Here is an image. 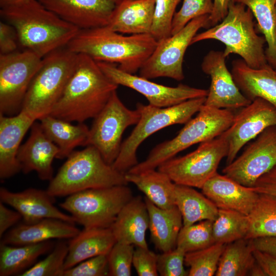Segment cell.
<instances>
[{"mask_svg": "<svg viewBox=\"0 0 276 276\" xmlns=\"http://www.w3.org/2000/svg\"><path fill=\"white\" fill-rule=\"evenodd\" d=\"M276 126V108L266 100L257 98L235 114L230 127L222 134L228 151L226 165L232 162L241 149L267 128Z\"/></svg>", "mask_w": 276, "mask_h": 276, "instance_id": "16", "label": "cell"}, {"mask_svg": "<svg viewBox=\"0 0 276 276\" xmlns=\"http://www.w3.org/2000/svg\"><path fill=\"white\" fill-rule=\"evenodd\" d=\"M50 181L48 193L54 197L68 196L90 189L127 185L125 174L106 163L99 151L89 145L74 151Z\"/></svg>", "mask_w": 276, "mask_h": 276, "instance_id": "4", "label": "cell"}, {"mask_svg": "<svg viewBox=\"0 0 276 276\" xmlns=\"http://www.w3.org/2000/svg\"><path fill=\"white\" fill-rule=\"evenodd\" d=\"M19 40L13 27L5 21L0 22V53L7 54L17 51Z\"/></svg>", "mask_w": 276, "mask_h": 276, "instance_id": "46", "label": "cell"}, {"mask_svg": "<svg viewBox=\"0 0 276 276\" xmlns=\"http://www.w3.org/2000/svg\"><path fill=\"white\" fill-rule=\"evenodd\" d=\"M39 120L44 133L58 148L56 158H67L77 147L87 146L89 128L84 123L73 125L50 114Z\"/></svg>", "mask_w": 276, "mask_h": 276, "instance_id": "29", "label": "cell"}, {"mask_svg": "<svg viewBox=\"0 0 276 276\" xmlns=\"http://www.w3.org/2000/svg\"><path fill=\"white\" fill-rule=\"evenodd\" d=\"M76 54L66 47L43 58L24 98L21 109L36 121L49 114L61 98L75 70Z\"/></svg>", "mask_w": 276, "mask_h": 276, "instance_id": "7", "label": "cell"}, {"mask_svg": "<svg viewBox=\"0 0 276 276\" xmlns=\"http://www.w3.org/2000/svg\"><path fill=\"white\" fill-rule=\"evenodd\" d=\"M253 17L249 8L246 9L242 4L232 2L222 21L197 34L191 44L208 39L218 40L225 46L223 53L226 57L236 54L250 67H264L268 64L264 49L266 40L264 37L256 33Z\"/></svg>", "mask_w": 276, "mask_h": 276, "instance_id": "5", "label": "cell"}, {"mask_svg": "<svg viewBox=\"0 0 276 276\" xmlns=\"http://www.w3.org/2000/svg\"><path fill=\"white\" fill-rule=\"evenodd\" d=\"M116 239L110 227L84 228L68 243L65 270L87 259L107 255Z\"/></svg>", "mask_w": 276, "mask_h": 276, "instance_id": "27", "label": "cell"}, {"mask_svg": "<svg viewBox=\"0 0 276 276\" xmlns=\"http://www.w3.org/2000/svg\"><path fill=\"white\" fill-rule=\"evenodd\" d=\"M175 200L182 216L183 226L205 220L213 221L217 216L218 208L193 187L175 184Z\"/></svg>", "mask_w": 276, "mask_h": 276, "instance_id": "32", "label": "cell"}, {"mask_svg": "<svg viewBox=\"0 0 276 276\" xmlns=\"http://www.w3.org/2000/svg\"><path fill=\"white\" fill-rule=\"evenodd\" d=\"M206 97L191 99L179 104L157 107L139 103L136 108L140 119L129 136L122 142L118 157L112 166L125 174L139 162L137 150L149 136L175 124H185L204 105Z\"/></svg>", "mask_w": 276, "mask_h": 276, "instance_id": "8", "label": "cell"}, {"mask_svg": "<svg viewBox=\"0 0 276 276\" xmlns=\"http://www.w3.org/2000/svg\"><path fill=\"white\" fill-rule=\"evenodd\" d=\"M251 188L259 194L276 196V165L260 177Z\"/></svg>", "mask_w": 276, "mask_h": 276, "instance_id": "48", "label": "cell"}, {"mask_svg": "<svg viewBox=\"0 0 276 276\" xmlns=\"http://www.w3.org/2000/svg\"><path fill=\"white\" fill-rule=\"evenodd\" d=\"M125 177L157 206L167 209L176 205L175 183L165 173L155 169L136 174L127 172Z\"/></svg>", "mask_w": 276, "mask_h": 276, "instance_id": "30", "label": "cell"}, {"mask_svg": "<svg viewBox=\"0 0 276 276\" xmlns=\"http://www.w3.org/2000/svg\"><path fill=\"white\" fill-rule=\"evenodd\" d=\"M4 20L15 30L19 43L43 58L66 47L80 30L46 8L38 0L2 8Z\"/></svg>", "mask_w": 276, "mask_h": 276, "instance_id": "3", "label": "cell"}, {"mask_svg": "<svg viewBox=\"0 0 276 276\" xmlns=\"http://www.w3.org/2000/svg\"><path fill=\"white\" fill-rule=\"evenodd\" d=\"M254 256L266 276H276V256L255 248Z\"/></svg>", "mask_w": 276, "mask_h": 276, "instance_id": "49", "label": "cell"}, {"mask_svg": "<svg viewBox=\"0 0 276 276\" xmlns=\"http://www.w3.org/2000/svg\"><path fill=\"white\" fill-rule=\"evenodd\" d=\"M140 119L139 111L127 108L120 100L117 90L94 118L87 146L95 147L106 163L112 165L120 152L124 131L136 125Z\"/></svg>", "mask_w": 276, "mask_h": 276, "instance_id": "12", "label": "cell"}, {"mask_svg": "<svg viewBox=\"0 0 276 276\" xmlns=\"http://www.w3.org/2000/svg\"><path fill=\"white\" fill-rule=\"evenodd\" d=\"M235 114L233 110L204 104L196 116L188 121L174 137L158 144L145 160L127 172L136 174L155 170L190 146L219 136L230 127Z\"/></svg>", "mask_w": 276, "mask_h": 276, "instance_id": "6", "label": "cell"}, {"mask_svg": "<svg viewBox=\"0 0 276 276\" xmlns=\"http://www.w3.org/2000/svg\"><path fill=\"white\" fill-rule=\"evenodd\" d=\"M68 253V243L58 242L43 260L35 263L21 276H63Z\"/></svg>", "mask_w": 276, "mask_h": 276, "instance_id": "39", "label": "cell"}, {"mask_svg": "<svg viewBox=\"0 0 276 276\" xmlns=\"http://www.w3.org/2000/svg\"><path fill=\"white\" fill-rule=\"evenodd\" d=\"M118 86L104 74L96 61L85 54H77L73 73L49 114L78 123L94 119Z\"/></svg>", "mask_w": 276, "mask_h": 276, "instance_id": "1", "label": "cell"}, {"mask_svg": "<svg viewBox=\"0 0 276 276\" xmlns=\"http://www.w3.org/2000/svg\"><path fill=\"white\" fill-rule=\"evenodd\" d=\"M42 58L24 49L0 54V114L13 116L19 112L22 104Z\"/></svg>", "mask_w": 276, "mask_h": 276, "instance_id": "11", "label": "cell"}, {"mask_svg": "<svg viewBox=\"0 0 276 276\" xmlns=\"http://www.w3.org/2000/svg\"><path fill=\"white\" fill-rule=\"evenodd\" d=\"M275 13H276V2H275Z\"/></svg>", "mask_w": 276, "mask_h": 276, "instance_id": "54", "label": "cell"}, {"mask_svg": "<svg viewBox=\"0 0 276 276\" xmlns=\"http://www.w3.org/2000/svg\"><path fill=\"white\" fill-rule=\"evenodd\" d=\"M148 210L151 240L155 247L162 252L176 247L177 237L183 226L181 214L175 205L162 209L145 197Z\"/></svg>", "mask_w": 276, "mask_h": 276, "instance_id": "28", "label": "cell"}, {"mask_svg": "<svg viewBox=\"0 0 276 276\" xmlns=\"http://www.w3.org/2000/svg\"><path fill=\"white\" fill-rule=\"evenodd\" d=\"M27 140L21 145L17 159L21 171H35L42 180L50 181L53 176V161L59 152L57 146L46 135L39 122L36 121L30 128Z\"/></svg>", "mask_w": 276, "mask_h": 276, "instance_id": "20", "label": "cell"}, {"mask_svg": "<svg viewBox=\"0 0 276 276\" xmlns=\"http://www.w3.org/2000/svg\"><path fill=\"white\" fill-rule=\"evenodd\" d=\"M276 165V126L257 136L242 154L223 169L224 175L252 187L257 180Z\"/></svg>", "mask_w": 276, "mask_h": 276, "instance_id": "15", "label": "cell"}, {"mask_svg": "<svg viewBox=\"0 0 276 276\" xmlns=\"http://www.w3.org/2000/svg\"><path fill=\"white\" fill-rule=\"evenodd\" d=\"M157 41L150 34L124 35L108 26L80 30L66 48L97 62L116 64L132 74L139 71L154 50Z\"/></svg>", "mask_w": 276, "mask_h": 276, "instance_id": "2", "label": "cell"}, {"mask_svg": "<svg viewBox=\"0 0 276 276\" xmlns=\"http://www.w3.org/2000/svg\"><path fill=\"white\" fill-rule=\"evenodd\" d=\"M80 230L74 224L54 218H46L32 224L24 223L9 230L1 243L11 245L36 244L54 239H71Z\"/></svg>", "mask_w": 276, "mask_h": 276, "instance_id": "23", "label": "cell"}, {"mask_svg": "<svg viewBox=\"0 0 276 276\" xmlns=\"http://www.w3.org/2000/svg\"><path fill=\"white\" fill-rule=\"evenodd\" d=\"M247 218L248 229L245 239L276 236V196L259 194Z\"/></svg>", "mask_w": 276, "mask_h": 276, "instance_id": "35", "label": "cell"}, {"mask_svg": "<svg viewBox=\"0 0 276 276\" xmlns=\"http://www.w3.org/2000/svg\"><path fill=\"white\" fill-rule=\"evenodd\" d=\"M154 7L155 0H122L107 26L122 34H150Z\"/></svg>", "mask_w": 276, "mask_h": 276, "instance_id": "26", "label": "cell"}, {"mask_svg": "<svg viewBox=\"0 0 276 276\" xmlns=\"http://www.w3.org/2000/svg\"><path fill=\"white\" fill-rule=\"evenodd\" d=\"M36 120L20 111L13 116L0 114V178L11 177L20 171L17 154L26 133Z\"/></svg>", "mask_w": 276, "mask_h": 276, "instance_id": "21", "label": "cell"}, {"mask_svg": "<svg viewBox=\"0 0 276 276\" xmlns=\"http://www.w3.org/2000/svg\"><path fill=\"white\" fill-rule=\"evenodd\" d=\"M51 241L22 245L0 244V275H20L54 247Z\"/></svg>", "mask_w": 276, "mask_h": 276, "instance_id": "31", "label": "cell"}, {"mask_svg": "<svg viewBox=\"0 0 276 276\" xmlns=\"http://www.w3.org/2000/svg\"><path fill=\"white\" fill-rule=\"evenodd\" d=\"M181 0H155L150 34L159 41L171 35L172 24L177 5Z\"/></svg>", "mask_w": 276, "mask_h": 276, "instance_id": "40", "label": "cell"}, {"mask_svg": "<svg viewBox=\"0 0 276 276\" xmlns=\"http://www.w3.org/2000/svg\"><path fill=\"white\" fill-rule=\"evenodd\" d=\"M234 0H213V10L209 16V26H214L222 21L228 12L230 3Z\"/></svg>", "mask_w": 276, "mask_h": 276, "instance_id": "50", "label": "cell"}, {"mask_svg": "<svg viewBox=\"0 0 276 276\" xmlns=\"http://www.w3.org/2000/svg\"><path fill=\"white\" fill-rule=\"evenodd\" d=\"M157 254L148 248L136 246L134 250L132 265L139 276H157Z\"/></svg>", "mask_w": 276, "mask_h": 276, "instance_id": "45", "label": "cell"}, {"mask_svg": "<svg viewBox=\"0 0 276 276\" xmlns=\"http://www.w3.org/2000/svg\"><path fill=\"white\" fill-rule=\"evenodd\" d=\"M202 192L218 208L228 209L248 215L259 193L217 172L203 186Z\"/></svg>", "mask_w": 276, "mask_h": 276, "instance_id": "22", "label": "cell"}, {"mask_svg": "<svg viewBox=\"0 0 276 276\" xmlns=\"http://www.w3.org/2000/svg\"><path fill=\"white\" fill-rule=\"evenodd\" d=\"M248 275L252 276H266L263 270L257 262L251 267Z\"/></svg>", "mask_w": 276, "mask_h": 276, "instance_id": "53", "label": "cell"}, {"mask_svg": "<svg viewBox=\"0 0 276 276\" xmlns=\"http://www.w3.org/2000/svg\"><path fill=\"white\" fill-rule=\"evenodd\" d=\"M247 6L256 18L260 31L267 44V62L276 69V0H234Z\"/></svg>", "mask_w": 276, "mask_h": 276, "instance_id": "34", "label": "cell"}, {"mask_svg": "<svg viewBox=\"0 0 276 276\" xmlns=\"http://www.w3.org/2000/svg\"><path fill=\"white\" fill-rule=\"evenodd\" d=\"M22 219L21 215L18 211L9 209L0 201L1 238Z\"/></svg>", "mask_w": 276, "mask_h": 276, "instance_id": "47", "label": "cell"}, {"mask_svg": "<svg viewBox=\"0 0 276 276\" xmlns=\"http://www.w3.org/2000/svg\"><path fill=\"white\" fill-rule=\"evenodd\" d=\"M133 197L127 185L114 186L71 194L59 205L84 228H108Z\"/></svg>", "mask_w": 276, "mask_h": 276, "instance_id": "9", "label": "cell"}, {"mask_svg": "<svg viewBox=\"0 0 276 276\" xmlns=\"http://www.w3.org/2000/svg\"><path fill=\"white\" fill-rule=\"evenodd\" d=\"M30 0H0V7L5 8L20 5Z\"/></svg>", "mask_w": 276, "mask_h": 276, "instance_id": "52", "label": "cell"}, {"mask_svg": "<svg viewBox=\"0 0 276 276\" xmlns=\"http://www.w3.org/2000/svg\"><path fill=\"white\" fill-rule=\"evenodd\" d=\"M186 252L176 247L170 250L157 254V268L161 276L188 275L185 268Z\"/></svg>", "mask_w": 276, "mask_h": 276, "instance_id": "43", "label": "cell"}, {"mask_svg": "<svg viewBox=\"0 0 276 276\" xmlns=\"http://www.w3.org/2000/svg\"><path fill=\"white\" fill-rule=\"evenodd\" d=\"M104 74L114 83L131 88L144 96L149 104L157 107L173 106L187 100L206 97L208 90L180 84L175 87L155 83L150 79L125 72L116 64L97 62Z\"/></svg>", "mask_w": 276, "mask_h": 276, "instance_id": "14", "label": "cell"}, {"mask_svg": "<svg viewBox=\"0 0 276 276\" xmlns=\"http://www.w3.org/2000/svg\"><path fill=\"white\" fill-rule=\"evenodd\" d=\"M107 255H99L85 260L65 270L63 276L109 275Z\"/></svg>", "mask_w": 276, "mask_h": 276, "instance_id": "44", "label": "cell"}, {"mask_svg": "<svg viewBox=\"0 0 276 276\" xmlns=\"http://www.w3.org/2000/svg\"><path fill=\"white\" fill-rule=\"evenodd\" d=\"M276 70V69H275Z\"/></svg>", "mask_w": 276, "mask_h": 276, "instance_id": "55", "label": "cell"}, {"mask_svg": "<svg viewBox=\"0 0 276 276\" xmlns=\"http://www.w3.org/2000/svg\"><path fill=\"white\" fill-rule=\"evenodd\" d=\"M134 245L117 242L107 255L109 275L130 276Z\"/></svg>", "mask_w": 276, "mask_h": 276, "instance_id": "42", "label": "cell"}, {"mask_svg": "<svg viewBox=\"0 0 276 276\" xmlns=\"http://www.w3.org/2000/svg\"><path fill=\"white\" fill-rule=\"evenodd\" d=\"M252 239H240L226 244L220 257L215 275H247L256 262Z\"/></svg>", "mask_w": 276, "mask_h": 276, "instance_id": "33", "label": "cell"}, {"mask_svg": "<svg viewBox=\"0 0 276 276\" xmlns=\"http://www.w3.org/2000/svg\"><path fill=\"white\" fill-rule=\"evenodd\" d=\"M209 16L207 14L196 17L177 33L157 41L153 53L140 70L139 76L148 79L167 77L183 80L185 52L198 31L209 26Z\"/></svg>", "mask_w": 276, "mask_h": 276, "instance_id": "13", "label": "cell"}, {"mask_svg": "<svg viewBox=\"0 0 276 276\" xmlns=\"http://www.w3.org/2000/svg\"><path fill=\"white\" fill-rule=\"evenodd\" d=\"M223 51L212 50L204 57L201 69L211 77L204 105L216 108L235 110L251 103L241 91L227 69Z\"/></svg>", "mask_w": 276, "mask_h": 276, "instance_id": "17", "label": "cell"}, {"mask_svg": "<svg viewBox=\"0 0 276 276\" xmlns=\"http://www.w3.org/2000/svg\"><path fill=\"white\" fill-rule=\"evenodd\" d=\"M80 30L106 26L122 0H38Z\"/></svg>", "mask_w": 276, "mask_h": 276, "instance_id": "18", "label": "cell"}, {"mask_svg": "<svg viewBox=\"0 0 276 276\" xmlns=\"http://www.w3.org/2000/svg\"><path fill=\"white\" fill-rule=\"evenodd\" d=\"M149 223L146 204L138 196L123 207L110 228L117 242L148 248L146 234Z\"/></svg>", "mask_w": 276, "mask_h": 276, "instance_id": "25", "label": "cell"}, {"mask_svg": "<svg viewBox=\"0 0 276 276\" xmlns=\"http://www.w3.org/2000/svg\"><path fill=\"white\" fill-rule=\"evenodd\" d=\"M213 221L203 220L189 226H182L177 240L176 247L186 253L206 248L214 244Z\"/></svg>", "mask_w": 276, "mask_h": 276, "instance_id": "38", "label": "cell"}, {"mask_svg": "<svg viewBox=\"0 0 276 276\" xmlns=\"http://www.w3.org/2000/svg\"><path fill=\"white\" fill-rule=\"evenodd\" d=\"M214 7L212 0H183L180 10L175 12L172 24L171 35L183 28L192 19L210 15Z\"/></svg>", "mask_w": 276, "mask_h": 276, "instance_id": "41", "label": "cell"}, {"mask_svg": "<svg viewBox=\"0 0 276 276\" xmlns=\"http://www.w3.org/2000/svg\"><path fill=\"white\" fill-rule=\"evenodd\" d=\"M0 200L18 211L27 224L34 223L46 218L58 219L76 223L72 215L64 213L55 206V197L51 196L47 190L30 188L14 192L1 187Z\"/></svg>", "mask_w": 276, "mask_h": 276, "instance_id": "19", "label": "cell"}, {"mask_svg": "<svg viewBox=\"0 0 276 276\" xmlns=\"http://www.w3.org/2000/svg\"><path fill=\"white\" fill-rule=\"evenodd\" d=\"M248 229L247 215L234 210L218 209L212 225L214 242L226 244L245 239Z\"/></svg>", "mask_w": 276, "mask_h": 276, "instance_id": "36", "label": "cell"}, {"mask_svg": "<svg viewBox=\"0 0 276 276\" xmlns=\"http://www.w3.org/2000/svg\"><path fill=\"white\" fill-rule=\"evenodd\" d=\"M232 74L242 94L249 100L260 98L276 108V70L269 64L254 68L242 59L232 62Z\"/></svg>", "mask_w": 276, "mask_h": 276, "instance_id": "24", "label": "cell"}, {"mask_svg": "<svg viewBox=\"0 0 276 276\" xmlns=\"http://www.w3.org/2000/svg\"><path fill=\"white\" fill-rule=\"evenodd\" d=\"M252 240L255 249L276 256V236L258 238Z\"/></svg>", "mask_w": 276, "mask_h": 276, "instance_id": "51", "label": "cell"}, {"mask_svg": "<svg viewBox=\"0 0 276 276\" xmlns=\"http://www.w3.org/2000/svg\"><path fill=\"white\" fill-rule=\"evenodd\" d=\"M228 151L227 141L221 134L200 143L196 149L184 156L167 160L157 169L175 184L201 189L217 172L218 166L226 157Z\"/></svg>", "mask_w": 276, "mask_h": 276, "instance_id": "10", "label": "cell"}, {"mask_svg": "<svg viewBox=\"0 0 276 276\" xmlns=\"http://www.w3.org/2000/svg\"><path fill=\"white\" fill-rule=\"evenodd\" d=\"M226 244L215 243L195 251L186 254L185 264L190 267L189 276H212L216 274Z\"/></svg>", "mask_w": 276, "mask_h": 276, "instance_id": "37", "label": "cell"}]
</instances>
